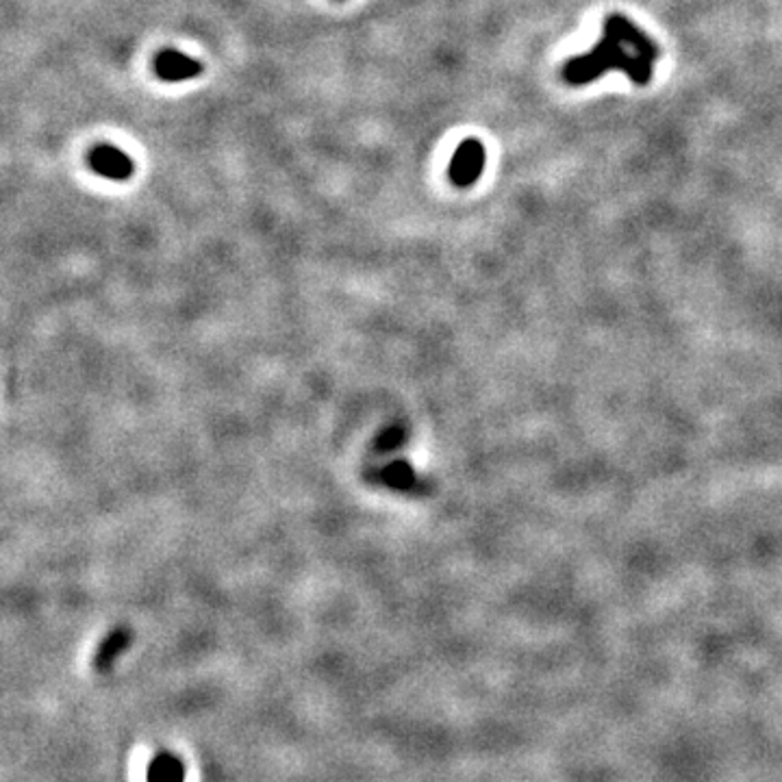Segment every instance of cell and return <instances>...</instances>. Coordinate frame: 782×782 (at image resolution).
Wrapping results in <instances>:
<instances>
[{"mask_svg":"<svg viewBox=\"0 0 782 782\" xmlns=\"http://www.w3.org/2000/svg\"><path fill=\"white\" fill-rule=\"evenodd\" d=\"M406 441V435H404V430L402 428H398V426H393V428H388L381 437H379V448H383V450H391V448H398V445H402Z\"/></svg>","mask_w":782,"mask_h":782,"instance_id":"8992f818","label":"cell"},{"mask_svg":"<svg viewBox=\"0 0 782 782\" xmlns=\"http://www.w3.org/2000/svg\"><path fill=\"white\" fill-rule=\"evenodd\" d=\"M487 152L478 139H465L452 155L448 176L456 187H472L485 170Z\"/></svg>","mask_w":782,"mask_h":782,"instance_id":"7a4b0ae2","label":"cell"},{"mask_svg":"<svg viewBox=\"0 0 782 782\" xmlns=\"http://www.w3.org/2000/svg\"><path fill=\"white\" fill-rule=\"evenodd\" d=\"M89 166L105 179L126 181L133 176V159L115 146H96L89 152Z\"/></svg>","mask_w":782,"mask_h":782,"instance_id":"3957f363","label":"cell"},{"mask_svg":"<svg viewBox=\"0 0 782 782\" xmlns=\"http://www.w3.org/2000/svg\"><path fill=\"white\" fill-rule=\"evenodd\" d=\"M155 70L163 81L179 83L187 78H196L203 74V63L194 57H187L179 50H161L155 59Z\"/></svg>","mask_w":782,"mask_h":782,"instance_id":"277c9868","label":"cell"},{"mask_svg":"<svg viewBox=\"0 0 782 782\" xmlns=\"http://www.w3.org/2000/svg\"><path fill=\"white\" fill-rule=\"evenodd\" d=\"M383 480L390 485L391 489L398 491H415L419 485L417 474L413 472V467L406 461H395L383 469Z\"/></svg>","mask_w":782,"mask_h":782,"instance_id":"5b68a950","label":"cell"},{"mask_svg":"<svg viewBox=\"0 0 782 782\" xmlns=\"http://www.w3.org/2000/svg\"><path fill=\"white\" fill-rule=\"evenodd\" d=\"M659 57V46L635 22L622 13H611L604 17L600 41L563 65V81L581 87L618 70L635 85L646 87Z\"/></svg>","mask_w":782,"mask_h":782,"instance_id":"6da1fadb","label":"cell"}]
</instances>
